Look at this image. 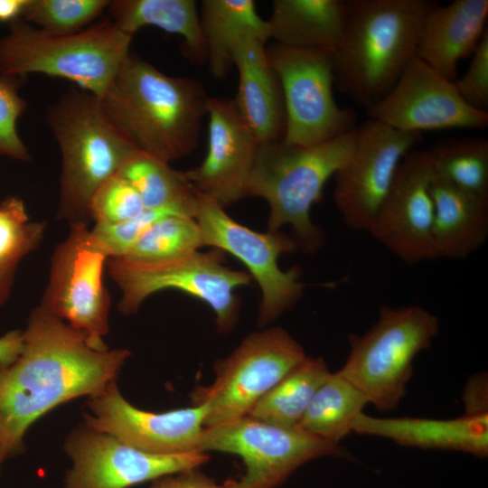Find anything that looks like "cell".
Segmentation results:
<instances>
[{
	"instance_id": "cell-1",
	"label": "cell",
	"mask_w": 488,
	"mask_h": 488,
	"mask_svg": "<svg viewBox=\"0 0 488 488\" xmlns=\"http://www.w3.org/2000/svg\"><path fill=\"white\" fill-rule=\"evenodd\" d=\"M22 338L18 356L0 364V469L23 452L24 435L39 418L100 392L131 355L127 349H93L82 333L39 306Z\"/></svg>"
},
{
	"instance_id": "cell-2",
	"label": "cell",
	"mask_w": 488,
	"mask_h": 488,
	"mask_svg": "<svg viewBox=\"0 0 488 488\" xmlns=\"http://www.w3.org/2000/svg\"><path fill=\"white\" fill-rule=\"evenodd\" d=\"M209 98L201 81L167 75L129 52L99 99L138 150L170 164L196 148Z\"/></svg>"
},
{
	"instance_id": "cell-3",
	"label": "cell",
	"mask_w": 488,
	"mask_h": 488,
	"mask_svg": "<svg viewBox=\"0 0 488 488\" xmlns=\"http://www.w3.org/2000/svg\"><path fill=\"white\" fill-rule=\"evenodd\" d=\"M436 2L347 0L333 52L336 88L366 109L383 98L416 57L421 22Z\"/></svg>"
},
{
	"instance_id": "cell-4",
	"label": "cell",
	"mask_w": 488,
	"mask_h": 488,
	"mask_svg": "<svg viewBox=\"0 0 488 488\" xmlns=\"http://www.w3.org/2000/svg\"><path fill=\"white\" fill-rule=\"evenodd\" d=\"M46 120L61 157L57 218L89 224L93 195L138 149L113 124L99 98L75 85L48 107Z\"/></svg>"
},
{
	"instance_id": "cell-5",
	"label": "cell",
	"mask_w": 488,
	"mask_h": 488,
	"mask_svg": "<svg viewBox=\"0 0 488 488\" xmlns=\"http://www.w3.org/2000/svg\"><path fill=\"white\" fill-rule=\"evenodd\" d=\"M357 126L325 143L299 146L283 140L259 145L249 179L247 197H259L269 206L267 230L290 225L297 249L317 251L324 241L311 219V209L328 180L352 155Z\"/></svg>"
},
{
	"instance_id": "cell-6",
	"label": "cell",
	"mask_w": 488,
	"mask_h": 488,
	"mask_svg": "<svg viewBox=\"0 0 488 488\" xmlns=\"http://www.w3.org/2000/svg\"><path fill=\"white\" fill-rule=\"evenodd\" d=\"M132 38L110 20L57 34L19 18L0 38V76L62 78L100 99L130 52Z\"/></svg>"
},
{
	"instance_id": "cell-7",
	"label": "cell",
	"mask_w": 488,
	"mask_h": 488,
	"mask_svg": "<svg viewBox=\"0 0 488 488\" xmlns=\"http://www.w3.org/2000/svg\"><path fill=\"white\" fill-rule=\"evenodd\" d=\"M439 329L438 318L419 305H382L366 333L349 336L350 353L338 372L375 408L392 410L407 395L416 356Z\"/></svg>"
},
{
	"instance_id": "cell-8",
	"label": "cell",
	"mask_w": 488,
	"mask_h": 488,
	"mask_svg": "<svg viewBox=\"0 0 488 488\" xmlns=\"http://www.w3.org/2000/svg\"><path fill=\"white\" fill-rule=\"evenodd\" d=\"M219 249L161 262H138L122 257L110 258L108 274L121 292L118 310L135 314L150 296L175 289L208 305L215 314L217 330L225 333L236 325L239 302L235 290L249 284V273L223 263Z\"/></svg>"
},
{
	"instance_id": "cell-9",
	"label": "cell",
	"mask_w": 488,
	"mask_h": 488,
	"mask_svg": "<svg viewBox=\"0 0 488 488\" xmlns=\"http://www.w3.org/2000/svg\"><path fill=\"white\" fill-rule=\"evenodd\" d=\"M307 357L303 346L284 328L254 332L214 364V380L191 395L192 405L205 404L204 427L247 416L254 405Z\"/></svg>"
},
{
	"instance_id": "cell-10",
	"label": "cell",
	"mask_w": 488,
	"mask_h": 488,
	"mask_svg": "<svg viewBox=\"0 0 488 488\" xmlns=\"http://www.w3.org/2000/svg\"><path fill=\"white\" fill-rule=\"evenodd\" d=\"M200 451L222 452L241 458L245 472L239 478L227 481L228 488H277L314 459L352 458L339 444L249 416L204 427Z\"/></svg>"
},
{
	"instance_id": "cell-11",
	"label": "cell",
	"mask_w": 488,
	"mask_h": 488,
	"mask_svg": "<svg viewBox=\"0 0 488 488\" xmlns=\"http://www.w3.org/2000/svg\"><path fill=\"white\" fill-rule=\"evenodd\" d=\"M110 255L88 223L70 225L51 258L49 280L38 305L82 333L95 350L105 351L110 297L103 272Z\"/></svg>"
},
{
	"instance_id": "cell-12",
	"label": "cell",
	"mask_w": 488,
	"mask_h": 488,
	"mask_svg": "<svg viewBox=\"0 0 488 488\" xmlns=\"http://www.w3.org/2000/svg\"><path fill=\"white\" fill-rule=\"evenodd\" d=\"M268 61L282 89L288 145L311 146L338 137L356 127L357 116L334 99L333 52L274 42Z\"/></svg>"
},
{
	"instance_id": "cell-13",
	"label": "cell",
	"mask_w": 488,
	"mask_h": 488,
	"mask_svg": "<svg viewBox=\"0 0 488 488\" xmlns=\"http://www.w3.org/2000/svg\"><path fill=\"white\" fill-rule=\"evenodd\" d=\"M199 194V193H198ZM196 220L204 246L226 251L240 260L260 287L262 298L258 323L267 325L295 306L304 292L297 267L284 271L277 259L297 249L285 233L257 232L230 217L221 205L199 194Z\"/></svg>"
},
{
	"instance_id": "cell-14",
	"label": "cell",
	"mask_w": 488,
	"mask_h": 488,
	"mask_svg": "<svg viewBox=\"0 0 488 488\" xmlns=\"http://www.w3.org/2000/svg\"><path fill=\"white\" fill-rule=\"evenodd\" d=\"M64 449L71 460L63 488H128L164 475L201 468L207 453L159 455L133 447L84 422L67 436Z\"/></svg>"
},
{
	"instance_id": "cell-15",
	"label": "cell",
	"mask_w": 488,
	"mask_h": 488,
	"mask_svg": "<svg viewBox=\"0 0 488 488\" xmlns=\"http://www.w3.org/2000/svg\"><path fill=\"white\" fill-rule=\"evenodd\" d=\"M420 138L371 118L357 126L354 149L333 177V201L348 229L367 231L400 162Z\"/></svg>"
},
{
	"instance_id": "cell-16",
	"label": "cell",
	"mask_w": 488,
	"mask_h": 488,
	"mask_svg": "<svg viewBox=\"0 0 488 488\" xmlns=\"http://www.w3.org/2000/svg\"><path fill=\"white\" fill-rule=\"evenodd\" d=\"M369 118L407 133L484 129L488 113L474 108L450 81L415 57L396 83L366 109Z\"/></svg>"
},
{
	"instance_id": "cell-17",
	"label": "cell",
	"mask_w": 488,
	"mask_h": 488,
	"mask_svg": "<svg viewBox=\"0 0 488 488\" xmlns=\"http://www.w3.org/2000/svg\"><path fill=\"white\" fill-rule=\"evenodd\" d=\"M434 171L427 151L412 150L400 162L392 183L367 230L407 264L435 259Z\"/></svg>"
},
{
	"instance_id": "cell-18",
	"label": "cell",
	"mask_w": 488,
	"mask_h": 488,
	"mask_svg": "<svg viewBox=\"0 0 488 488\" xmlns=\"http://www.w3.org/2000/svg\"><path fill=\"white\" fill-rule=\"evenodd\" d=\"M87 406L85 424L142 451L159 455L200 451L208 414L205 404L162 413L146 411L128 402L113 380L89 397Z\"/></svg>"
},
{
	"instance_id": "cell-19",
	"label": "cell",
	"mask_w": 488,
	"mask_h": 488,
	"mask_svg": "<svg viewBox=\"0 0 488 488\" xmlns=\"http://www.w3.org/2000/svg\"><path fill=\"white\" fill-rule=\"evenodd\" d=\"M207 115L205 158L183 173L197 193L225 208L247 197L260 144L240 117L233 99L210 97Z\"/></svg>"
},
{
	"instance_id": "cell-20",
	"label": "cell",
	"mask_w": 488,
	"mask_h": 488,
	"mask_svg": "<svg viewBox=\"0 0 488 488\" xmlns=\"http://www.w3.org/2000/svg\"><path fill=\"white\" fill-rule=\"evenodd\" d=\"M487 0L436 2L425 14L416 57L445 79L455 81L462 59L473 54L486 29Z\"/></svg>"
},
{
	"instance_id": "cell-21",
	"label": "cell",
	"mask_w": 488,
	"mask_h": 488,
	"mask_svg": "<svg viewBox=\"0 0 488 488\" xmlns=\"http://www.w3.org/2000/svg\"><path fill=\"white\" fill-rule=\"evenodd\" d=\"M239 87L236 108L260 145L284 139L286 109L279 80L267 55L266 42L246 38L234 50Z\"/></svg>"
},
{
	"instance_id": "cell-22",
	"label": "cell",
	"mask_w": 488,
	"mask_h": 488,
	"mask_svg": "<svg viewBox=\"0 0 488 488\" xmlns=\"http://www.w3.org/2000/svg\"><path fill=\"white\" fill-rule=\"evenodd\" d=\"M352 432L388 438L407 447L459 451L481 458L488 455V414L436 419L375 418L362 412L353 422Z\"/></svg>"
},
{
	"instance_id": "cell-23",
	"label": "cell",
	"mask_w": 488,
	"mask_h": 488,
	"mask_svg": "<svg viewBox=\"0 0 488 488\" xmlns=\"http://www.w3.org/2000/svg\"><path fill=\"white\" fill-rule=\"evenodd\" d=\"M430 192L435 258L464 259L476 252L488 237V199L435 174Z\"/></svg>"
},
{
	"instance_id": "cell-24",
	"label": "cell",
	"mask_w": 488,
	"mask_h": 488,
	"mask_svg": "<svg viewBox=\"0 0 488 488\" xmlns=\"http://www.w3.org/2000/svg\"><path fill=\"white\" fill-rule=\"evenodd\" d=\"M346 17L344 0H275L267 20L276 43L333 52Z\"/></svg>"
},
{
	"instance_id": "cell-25",
	"label": "cell",
	"mask_w": 488,
	"mask_h": 488,
	"mask_svg": "<svg viewBox=\"0 0 488 488\" xmlns=\"http://www.w3.org/2000/svg\"><path fill=\"white\" fill-rule=\"evenodd\" d=\"M201 29L206 61L215 79H222L234 68V50L246 38L269 40L267 20L256 10L253 0H203Z\"/></svg>"
},
{
	"instance_id": "cell-26",
	"label": "cell",
	"mask_w": 488,
	"mask_h": 488,
	"mask_svg": "<svg viewBox=\"0 0 488 488\" xmlns=\"http://www.w3.org/2000/svg\"><path fill=\"white\" fill-rule=\"evenodd\" d=\"M107 11L110 21L134 36L141 28L155 26L180 35L187 57L206 61L205 43L197 5L192 0H112Z\"/></svg>"
},
{
	"instance_id": "cell-27",
	"label": "cell",
	"mask_w": 488,
	"mask_h": 488,
	"mask_svg": "<svg viewBox=\"0 0 488 488\" xmlns=\"http://www.w3.org/2000/svg\"><path fill=\"white\" fill-rule=\"evenodd\" d=\"M137 191L148 210H167L195 217L199 194L183 171L140 150L133 153L118 174Z\"/></svg>"
},
{
	"instance_id": "cell-28",
	"label": "cell",
	"mask_w": 488,
	"mask_h": 488,
	"mask_svg": "<svg viewBox=\"0 0 488 488\" xmlns=\"http://www.w3.org/2000/svg\"><path fill=\"white\" fill-rule=\"evenodd\" d=\"M368 404L364 395L338 371L330 372L295 427L323 440L340 444L352 432L353 422Z\"/></svg>"
},
{
	"instance_id": "cell-29",
	"label": "cell",
	"mask_w": 488,
	"mask_h": 488,
	"mask_svg": "<svg viewBox=\"0 0 488 488\" xmlns=\"http://www.w3.org/2000/svg\"><path fill=\"white\" fill-rule=\"evenodd\" d=\"M330 372L324 359L307 356L269 389L247 416L280 427H295Z\"/></svg>"
},
{
	"instance_id": "cell-30",
	"label": "cell",
	"mask_w": 488,
	"mask_h": 488,
	"mask_svg": "<svg viewBox=\"0 0 488 488\" xmlns=\"http://www.w3.org/2000/svg\"><path fill=\"white\" fill-rule=\"evenodd\" d=\"M44 230L45 222L32 221L21 198L0 202V308L11 296L20 263L40 246Z\"/></svg>"
},
{
	"instance_id": "cell-31",
	"label": "cell",
	"mask_w": 488,
	"mask_h": 488,
	"mask_svg": "<svg viewBox=\"0 0 488 488\" xmlns=\"http://www.w3.org/2000/svg\"><path fill=\"white\" fill-rule=\"evenodd\" d=\"M434 174L488 199V140L482 136L449 138L427 151Z\"/></svg>"
},
{
	"instance_id": "cell-32",
	"label": "cell",
	"mask_w": 488,
	"mask_h": 488,
	"mask_svg": "<svg viewBox=\"0 0 488 488\" xmlns=\"http://www.w3.org/2000/svg\"><path fill=\"white\" fill-rule=\"evenodd\" d=\"M204 247L201 229L192 217L169 215L154 222L122 258L161 262L192 255Z\"/></svg>"
},
{
	"instance_id": "cell-33",
	"label": "cell",
	"mask_w": 488,
	"mask_h": 488,
	"mask_svg": "<svg viewBox=\"0 0 488 488\" xmlns=\"http://www.w3.org/2000/svg\"><path fill=\"white\" fill-rule=\"evenodd\" d=\"M109 0H29L22 19L49 33L70 34L84 30Z\"/></svg>"
},
{
	"instance_id": "cell-34",
	"label": "cell",
	"mask_w": 488,
	"mask_h": 488,
	"mask_svg": "<svg viewBox=\"0 0 488 488\" xmlns=\"http://www.w3.org/2000/svg\"><path fill=\"white\" fill-rule=\"evenodd\" d=\"M146 210L134 186L116 174L93 195L89 204V218L95 223L117 224L135 219Z\"/></svg>"
},
{
	"instance_id": "cell-35",
	"label": "cell",
	"mask_w": 488,
	"mask_h": 488,
	"mask_svg": "<svg viewBox=\"0 0 488 488\" xmlns=\"http://www.w3.org/2000/svg\"><path fill=\"white\" fill-rule=\"evenodd\" d=\"M22 81V78L0 76V155L26 162L31 155L17 131V121L27 108L18 92Z\"/></svg>"
},
{
	"instance_id": "cell-36",
	"label": "cell",
	"mask_w": 488,
	"mask_h": 488,
	"mask_svg": "<svg viewBox=\"0 0 488 488\" xmlns=\"http://www.w3.org/2000/svg\"><path fill=\"white\" fill-rule=\"evenodd\" d=\"M178 215L167 210H146L140 216L117 224L95 223L94 236L106 248L110 258L124 256L137 239L159 219Z\"/></svg>"
},
{
	"instance_id": "cell-37",
	"label": "cell",
	"mask_w": 488,
	"mask_h": 488,
	"mask_svg": "<svg viewBox=\"0 0 488 488\" xmlns=\"http://www.w3.org/2000/svg\"><path fill=\"white\" fill-rule=\"evenodd\" d=\"M466 71L454 81L461 98L475 109L488 108V30L474 52Z\"/></svg>"
},
{
	"instance_id": "cell-38",
	"label": "cell",
	"mask_w": 488,
	"mask_h": 488,
	"mask_svg": "<svg viewBox=\"0 0 488 488\" xmlns=\"http://www.w3.org/2000/svg\"><path fill=\"white\" fill-rule=\"evenodd\" d=\"M148 488H228L202 473L200 468H193L176 474L164 475L152 481Z\"/></svg>"
},
{
	"instance_id": "cell-39",
	"label": "cell",
	"mask_w": 488,
	"mask_h": 488,
	"mask_svg": "<svg viewBox=\"0 0 488 488\" xmlns=\"http://www.w3.org/2000/svg\"><path fill=\"white\" fill-rule=\"evenodd\" d=\"M462 400L465 414H488V380L485 372L469 377L463 390Z\"/></svg>"
},
{
	"instance_id": "cell-40",
	"label": "cell",
	"mask_w": 488,
	"mask_h": 488,
	"mask_svg": "<svg viewBox=\"0 0 488 488\" xmlns=\"http://www.w3.org/2000/svg\"><path fill=\"white\" fill-rule=\"evenodd\" d=\"M23 347L22 332L10 331L0 337V364L13 361Z\"/></svg>"
},
{
	"instance_id": "cell-41",
	"label": "cell",
	"mask_w": 488,
	"mask_h": 488,
	"mask_svg": "<svg viewBox=\"0 0 488 488\" xmlns=\"http://www.w3.org/2000/svg\"><path fill=\"white\" fill-rule=\"evenodd\" d=\"M29 0H0V22L22 18Z\"/></svg>"
}]
</instances>
